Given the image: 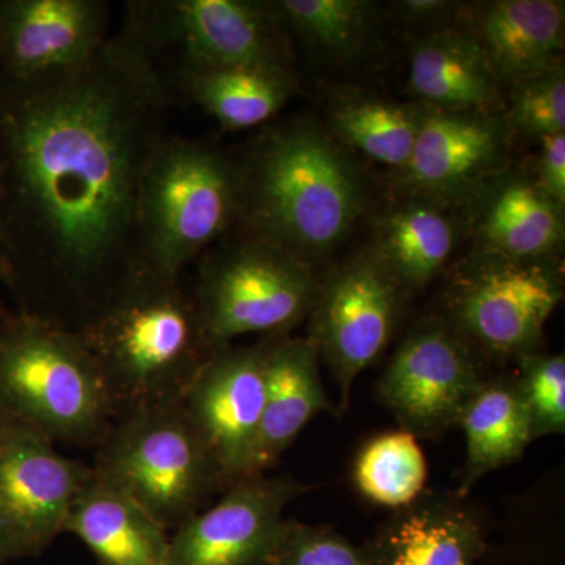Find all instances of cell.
I'll list each match as a JSON object with an SVG mask.
<instances>
[{"instance_id":"cell-1","label":"cell","mask_w":565,"mask_h":565,"mask_svg":"<svg viewBox=\"0 0 565 565\" xmlns=\"http://www.w3.org/2000/svg\"><path fill=\"white\" fill-rule=\"evenodd\" d=\"M170 104L126 28L76 68L0 74V232L40 318L79 332L136 267L141 178Z\"/></svg>"},{"instance_id":"cell-2","label":"cell","mask_w":565,"mask_h":565,"mask_svg":"<svg viewBox=\"0 0 565 565\" xmlns=\"http://www.w3.org/2000/svg\"><path fill=\"white\" fill-rule=\"evenodd\" d=\"M234 163L244 233L308 266L343 243L362 214L355 167L333 137L310 122L275 126Z\"/></svg>"},{"instance_id":"cell-3","label":"cell","mask_w":565,"mask_h":565,"mask_svg":"<svg viewBox=\"0 0 565 565\" xmlns=\"http://www.w3.org/2000/svg\"><path fill=\"white\" fill-rule=\"evenodd\" d=\"M102 371L117 418L180 401L212 352L181 277L136 264L79 330Z\"/></svg>"},{"instance_id":"cell-4","label":"cell","mask_w":565,"mask_h":565,"mask_svg":"<svg viewBox=\"0 0 565 565\" xmlns=\"http://www.w3.org/2000/svg\"><path fill=\"white\" fill-rule=\"evenodd\" d=\"M0 412L71 445H102L117 419L81 333L29 311L0 322Z\"/></svg>"},{"instance_id":"cell-5","label":"cell","mask_w":565,"mask_h":565,"mask_svg":"<svg viewBox=\"0 0 565 565\" xmlns=\"http://www.w3.org/2000/svg\"><path fill=\"white\" fill-rule=\"evenodd\" d=\"M237 211L236 163L202 141L166 137L141 178L137 264L181 277L228 233Z\"/></svg>"},{"instance_id":"cell-6","label":"cell","mask_w":565,"mask_h":565,"mask_svg":"<svg viewBox=\"0 0 565 565\" xmlns=\"http://www.w3.org/2000/svg\"><path fill=\"white\" fill-rule=\"evenodd\" d=\"M93 470L174 531L226 486L180 403L151 405L115 419Z\"/></svg>"},{"instance_id":"cell-7","label":"cell","mask_w":565,"mask_h":565,"mask_svg":"<svg viewBox=\"0 0 565 565\" xmlns=\"http://www.w3.org/2000/svg\"><path fill=\"white\" fill-rule=\"evenodd\" d=\"M319 281L313 267L244 234L200 258L192 289L211 351L244 334L282 337L308 319Z\"/></svg>"},{"instance_id":"cell-8","label":"cell","mask_w":565,"mask_h":565,"mask_svg":"<svg viewBox=\"0 0 565 565\" xmlns=\"http://www.w3.org/2000/svg\"><path fill=\"white\" fill-rule=\"evenodd\" d=\"M126 29L158 57L177 51L181 68H256L292 74L288 40L269 2H131Z\"/></svg>"},{"instance_id":"cell-9","label":"cell","mask_w":565,"mask_h":565,"mask_svg":"<svg viewBox=\"0 0 565 565\" xmlns=\"http://www.w3.org/2000/svg\"><path fill=\"white\" fill-rule=\"evenodd\" d=\"M564 297L552 259L503 258L481 252L457 274L449 321L482 355L516 360L537 352L550 316Z\"/></svg>"},{"instance_id":"cell-10","label":"cell","mask_w":565,"mask_h":565,"mask_svg":"<svg viewBox=\"0 0 565 565\" xmlns=\"http://www.w3.org/2000/svg\"><path fill=\"white\" fill-rule=\"evenodd\" d=\"M487 381L482 353L449 319L433 318L404 338L377 388L401 429L434 438L459 426Z\"/></svg>"},{"instance_id":"cell-11","label":"cell","mask_w":565,"mask_h":565,"mask_svg":"<svg viewBox=\"0 0 565 565\" xmlns=\"http://www.w3.org/2000/svg\"><path fill=\"white\" fill-rule=\"evenodd\" d=\"M405 296L373 250L319 281L307 338L337 382L341 412L348 408L355 379L377 362L392 340Z\"/></svg>"},{"instance_id":"cell-12","label":"cell","mask_w":565,"mask_h":565,"mask_svg":"<svg viewBox=\"0 0 565 565\" xmlns=\"http://www.w3.org/2000/svg\"><path fill=\"white\" fill-rule=\"evenodd\" d=\"M90 473L39 430L0 412V533L7 557L44 552L63 533Z\"/></svg>"},{"instance_id":"cell-13","label":"cell","mask_w":565,"mask_h":565,"mask_svg":"<svg viewBox=\"0 0 565 565\" xmlns=\"http://www.w3.org/2000/svg\"><path fill=\"white\" fill-rule=\"evenodd\" d=\"M308 487L292 476H250L228 486L170 537V565H269L289 520L286 508Z\"/></svg>"},{"instance_id":"cell-14","label":"cell","mask_w":565,"mask_h":565,"mask_svg":"<svg viewBox=\"0 0 565 565\" xmlns=\"http://www.w3.org/2000/svg\"><path fill=\"white\" fill-rule=\"evenodd\" d=\"M269 338L247 348L217 349L180 397L226 486L245 478L266 401Z\"/></svg>"},{"instance_id":"cell-15","label":"cell","mask_w":565,"mask_h":565,"mask_svg":"<svg viewBox=\"0 0 565 565\" xmlns=\"http://www.w3.org/2000/svg\"><path fill=\"white\" fill-rule=\"evenodd\" d=\"M103 0H0V74L36 79L81 66L109 40Z\"/></svg>"},{"instance_id":"cell-16","label":"cell","mask_w":565,"mask_h":565,"mask_svg":"<svg viewBox=\"0 0 565 565\" xmlns=\"http://www.w3.org/2000/svg\"><path fill=\"white\" fill-rule=\"evenodd\" d=\"M504 147L503 126L490 111L423 107L403 182L424 202H460L497 172Z\"/></svg>"},{"instance_id":"cell-17","label":"cell","mask_w":565,"mask_h":565,"mask_svg":"<svg viewBox=\"0 0 565 565\" xmlns=\"http://www.w3.org/2000/svg\"><path fill=\"white\" fill-rule=\"evenodd\" d=\"M334 414L319 373V355L308 338L270 337L266 401L245 478L266 475L316 416Z\"/></svg>"},{"instance_id":"cell-18","label":"cell","mask_w":565,"mask_h":565,"mask_svg":"<svg viewBox=\"0 0 565 565\" xmlns=\"http://www.w3.org/2000/svg\"><path fill=\"white\" fill-rule=\"evenodd\" d=\"M364 550L371 565H478L486 537L459 501L429 497L397 509Z\"/></svg>"},{"instance_id":"cell-19","label":"cell","mask_w":565,"mask_h":565,"mask_svg":"<svg viewBox=\"0 0 565 565\" xmlns=\"http://www.w3.org/2000/svg\"><path fill=\"white\" fill-rule=\"evenodd\" d=\"M63 533L79 539L103 565H170L169 531L93 467Z\"/></svg>"},{"instance_id":"cell-20","label":"cell","mask_w":565,"mask_h":565,"mask_svg":"<svg viewBox=\"0 0 565 565\" xmlns=\"http://www.w3.org/2000/svg\"><path fill=\"white\" fill-rule=\"evenodd\" d=\"M473 36L498 79L515 82L561 65L565 3L557 0H497L479 9Z\"/></svg>"},{"instance_id":"cell-21","label":"cell","mask_w":565,"mask_h":565,"mask_svg":"<svg viewBox=\"0 0 565 565\" xmlns=\"http://www.w3.org/2000/svg\"><path fill=\"white\" fill-rule=\"evenodd\" d=\"M500 85L473 33L441 29L415 44L411 87L430 107L490 111L501 103Z\"/></svg>"},{"instance_id":"cell-22","label":"cell","mask_w":565,"mask_h":565,"mask_svg":"<svg viewBox=\"0 0 565 565\" xmlns=\"http://www.w3.org/2000/svg\"><path fill=\"white\" fill-rule=\"evenodd\" d=\"M482 252L503 258L552 259L564 239V207L527 178H512L494 192L481 223Z\"/></svg>"},{"instance_id":"cell-23","label":"cell","mask_w":565,"mask_h":565,"mask_svg":"<svg viewBox=\"0 0 565 565\" xmlns=\"http://www.w3.org/2000/svg\"><path fill=\"white\" fill-rule=\"evenodd\" d=\"M467 441L459 497L470 493L476 482L493 470L515 462L531 438L530 418L515 379L487 381L460 416Z\"/></svg>"},{"instance_id":"cell-24","label":"cell","mask_w":565,"mask_h":565,"mask_svg":"<svg viewBox=\"0 0 565 565\" xmlns=\"http://www.w3.org/2000/svg\"><path fill=\"white\" fill-rule=\"evenodd\" d=\"M181 85L226 131L264 125L296 93L292 74L256 68H184Z\"/></svg>"},{"instance_id":"cell-25","label":"cell","mask_w":565,"mask_h":565,"mask_svg":"<svg viewBox=\"0 0 565 565\" xmlns=\"http://www.w3.org/2000/svg\"><path fill=\"white\" fill-rule=\"evenodd\" d=\"M455 244L451 218L437 204L415 199L382 221L373 252L408 294L419 291L440 273Z\"/></svg>"},{"instance_id":"cell-26","label":"cell","mask_w":565,"mask_h":565,"mask_svg":"<svg viewBox=\"0 0 565 565\" xmlns=\"http://www.w3.org/2000/svg\"><path fill=\"white\" fill-rule=\"evenodd\" d=\"M422 118V106H404L359 93H344L330 104V125L338 139L397 170L411 159Z\"/></svg>"},{"instance_id":"cell-27","label":"cell","mask_w":565,"mask_h":565,"mask_svg":"<svg viewBox=\"0 0 565 565\" xmlns=\"http://www.w3.org/2000/svg\"><path fill=\"white\" fill-rule=\"evenodd\" d=\"M356 489L375 504L403 509L423 497L427 462L422 446L407 430L371 438L353 465Z\"/></svg>"},{"instance_id":"cell-28","label":"cell","mask_w":565,"mask_h":565,"mask_svg":"<svg viewBox=\"0 0 565 565\" xmlns=\"http://www.w3.org/2000/svg\"><path fill=\"white\" fill-rule=\"evenodd\" d=\"M269 7L282 32L330 57H355L373 29L374 6L364 0H277Z\"/></svg>"},{"instance_id":"cell-29","label":"cell","mask_w":565,"mask_h":565,"mask_svg":"<svg viewBox=\"0 0 565 565\" xmlns=\"http://www.w3.org/2000/svg\"><path fill=\"white\" fill-rule=\"evenodd\" d=\"M515 382L530 418L531 438L565 433V359L563 353H527L515 360Z\"/></svg>"},{"instance_id":"cell-30","label":"cell","mask_w":565,"mask_h":565,"mask_svg":"<svg viewBox=\"0 0 565 565\" xmlns=\"http://www.w3.org/2000/svg\"><path fill=\"white\" fill-rule=\"evenodd\" d=\"M509 122L525 136L565 132L564 65L512 84Z\"/></svg>"},{"instance_id":"cell-31","label":"cell","mask_w":565,"mask_h":565,"mask_svg":"<svg viewBox=\"0 0 565 565\" xmlns=\"http://www.w3.org/2000/svg\"><path fill=\"white\" fill-rule=\"evenodd\" d=\"M269 565H371L364 546L327 526L289 520Z\"/></svg>"},{"instance_id":"cell-32","label":"cell","mask_w":565,"mask_h":565,"mask_svg":"<svg viewBox=\"0 0 565 565\" xmlns=\"http://www.w3.org/2000/svg\"><path fill=\"white\" fill-rule=\"evenodd\" d=\"M534 182L559 206L565 203V132L541 137Z\"/></svg>"},{"instance_id":"cell-33","label":"cell","mask_w":565,"mask_h":565,"mask_svg":"<svg viewBox=\"0 0 565 565\" xmlns=\"http://www.w3.org/2000/svg\"><path fill=\"white\" fill-rule=\"evenodd\" d=\"M407 20L418 22H438L448 20L459 6L444 0H405L397 3Z\"/></svg>"},{"instance_id":"cell-34","label":"cell","mask_w":565,"mask_h":565,"mask_svg":"<svg viewBox=\"0 0 565 565\" xmlns=\"http://www.w3.org/2000/svg\"><path fill=\"white\" fill-rule=\"evenodd\" d=\"M11 267L9 253H7L6 243H3L2 232H0V278L10 277Z\"/></svg>"},{"instance_id":"cell-35","label":"cell","mask_w":565,"mask_h":565,"mask_svg":"<svg viewBox=\"0 0 565 565\" xmlns=\"http://www.w3.org/2000/svg\"><path fill=\"white\" fill-rule=\"evenodd\" d=\"M7 559L6 544H3L2 533H0V561Z\"/></svg>"}]
</instances>
